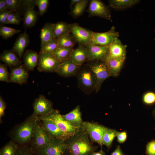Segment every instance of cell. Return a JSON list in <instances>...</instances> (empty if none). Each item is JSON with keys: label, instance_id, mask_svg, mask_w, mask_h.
<instances>
[{"label": "cell", "instance_id": "cell-1", "mask_svg": "<svg viewBox=\"0 0 155 155\" xmlns=\"http://www.w3.org/2000/svg\"><path fill=\"white\" fill-rule=\"evenodd\" d=\"M65 143L68 155H91L98 148L84 129L65 140Z\"/></svg>", "mask_w": 155, "mask_h": 155}, {"label": "cell", "instance_id": "cell-2", "mask_svg": "<svg viewBox=\"0 0 155 155\" xmlns=\"http://www.w3.org/2000/svg\"><path fill=\"white\" fill-rule=\"evenodd\" d=\"M37 118L32 114L16 126L11 133V140L19 146H30Z\"/></svg>", "mask_w": 155, "mask_h": 155}, {"label": "cell", "instance_id": "cell-3", "mask_svg": "<svg viewBox=\"0 0 155 155\" xmlns=\"http://www.w3.org/2000/svg\"><path fill=\"white\" fill-rule=\"evenodd\" d=\"M85 66L81 67L76 75L77 86L84 93L89 94L96 91L97 81L93 71L87 66Z\"/></svg>", "mask_w": 155, "mask_h": 155}, {"label": "cell", "instance_id": "cell-4", "mask_svg": "<svg viewBox=\"0 0 155 155\" xmlns=\"http://www.w3.org/2000/svg\"><path fill=\"white\" fill-rule=\"evenodd\" d=\"M37 155H68L65 140L54 138L48 144L33 150Z\"/></svg>", "mask_w": 155, "mask_h": 155}, {"label": "cell", "instance_id": "cell-5", "mask_svg": "<svg viewBox=\"0 0 155 155\" xmlns=\"http://www.w3.org/2000/svg\"><path fill=\"white\" fill-rule=\"evenodd\" d=\"M38 121L43 119L48 120L55 123L63 132L73 135L83 130V127L78 128L70 124L62 118L59 111L53 109L52 112L47 115L37 118Z\"/></svg>", "mask_w": 155, "mask_h": 155}, {"label": "cell", "instance_id": "cell-6", "mask_svg": "<svg viewBox=\"0 0 155 155\" xmlns=\"http://www.w3.org/2000/svg\"><path fill=\"white\" fill-rule=\"evenodd\" d=\"M60 65V62L53 53L40 51L37 65V68L39 72L56 73Z\"/></svg>", "mask_w": 155, "mask_h": 155}, {"label": "cell", "instance_id": "cell-7", "mask_svg": "<svg viewBox=\"0 0 155 155\" xmlns=\"http://www.w3.org/2000/svg\"><path fill=\"white\" fill-rule=\"evenodd\" d=\"M93 142L96 143L102 148V140L105 132L109 128L96 122L84 121L82 125Z\"/></svg>", "mask_w": 155, "mask_h": 155}, {"label": "cell", "instance_id": "cell-8", "mask_svg": "<svg viewBox=\"0 0 155 155\" xmlns=\"http://www.w3.org/2000/svg\"><path fill=\"white\" fill-rule=\"evenodd\" d=\"M40 122L38 121L33 133L30 145L33 150L48 144L54 139L45 130Z\"/></svg>", "mask_w": 155, "mask_h": 155}, {"label": "cell", "instance_id": "cell-9", "mask_svg": "<svg viewBox=\"0 0 155 155\" xmlns=\"http://www.w3.org/2000/svg\"><path fill=\"white\" fill-rule=\"evenodd\" d=\"M94 73L97 79V86L95 92L100 90L104 82L111 76L110 73L104 62L96 61L86 64Z\"/></svg>", "mask_w": 155, "mask_h": 155}, {"label": "cell", "instance_id": "cell-10", "mask_svg": "<svg viewBox=\"0 0 155 155\" xmlns=\"http://www.w3.org/2000/svg\"><path fill=\"white\" fill-rule=\"evenodd\" d=\"M70 30L79 45L85 46L91 44L93 32L76 23L70 24Z\"/></svg>", "mask_w": 155, "mask_h": 155}, {"label": "cell", "instance_id": "cell-11", "mask_svg": "<svg viewBox=\"0 0 155 155\" xmlns=\"http://www.w3.org/2000/svg\"><path fill=\"white\" fill-rule=\"evenodd\" d=\"M119 36V33L116 31L114 26H112L109 30L106 32H93L90 45L109 46Z\"/></svg>", "mask_w": 155, "mask_h": 155}, {"label": "cell", "instance_id": "cell-12", "mask_svg": "<svg viewBox=\"0 0 155 155\" xmlns=\"http://www.w3.org/2000/svg\"><path fill=\"white\" fill-rule=\"evenodd\" d=\"M33 107L32 114L37 118L46 116L54 109L52 102L41 94L34 99Z\"/></svg>", "mask_w": 155, "mask_h": 155}, {"label": "cell", "instance_id": "cell-13", "mask_svg": "<svg viewBox=\"0 0 155 155\" xmlns=\"http://www.w3.org/2000/svg\"><path fill=\"white\" fill-rule=\"evenodd\" d=\"M88 53L86 61L89 62L100 61L105 62L109 55V46L88 45L85 46Z\"/></svg>", "mask_w": 155, "mask_h": 155}, {"label": "cell", "instance_id": "cell-14", "mask_svg": "<svg viewBox=\"0 0 155 155\" xmlns=\"http://www.w3.org/2000/svg\"><path fill=\"white\" fill-rule=\"evenodd\" d=\"M87 11L89 17L98 16L112 22L109 8L100 0H90Z\"/></svg>", "mask_w": 155, "mask_h": 155}, {"label": "cell", "instance_id": "cell-15", "mask_svg": "<svg viewBox=\"0 0 155 155\" xmlns=\"http://www.w3.org/2000/svg\"><path fill=\"white\" fill-rule=\"evenodd\" d=\"M10 73L9 82L22 85L27 83L29 77V72L24 65L15 67H10Z\"/></svg>", "mask_w": 155, "mask_h": 155}, {"label": "cell", "instance_id": "cell-16", "mask_svg": "<svg viewBox=\"0 0 155 155\" xmlns=\"http://www.w3.org/2000/svg\"><path fill=\"white\" fill-rule=\"evenodd\" d=\"M38 121L40 122L45 130L53 138L65 140L72 135L62 131L55 123L51 121L46 119Z\"/></svg>", "mask_w": 155, "mask_h": 155}, {"label": "cell", "instance_id": "cell-17", "mask_svg": "<svg viewBox=\"0 0 155 155\" xmlns=\"http://www.w3.org/2000/svg\"><path fill=\"white\" fill-rule=\"evenodd\" d=\"M81 66L75 64L69 59L60 63L59 67L56 73L62 77H70L76 75Z\"/></svg>", "mask_w": 155, "mask_h": 155}, {"label": "cell", "instance_id": "cell-18", "mask_svg": "<svg viewBox=\"0 0 155 155\" xmlns=\"http://www.w3.org/2000/svg\"><path fill=\"white\" fill-rule=\"evenodd\" d=\"M80 106L77 105L74 109L67 114L61 116L63 119L70 124L77 128L82 127L84 122L82 118V114Z\"/></svg>", "mask_w": 155, "mask_h": 155}, {"label": "cell", "instance_id": "cell-19", "mask_svg": "<svg viewBox=\"0 0 155 155\" xmlns=\"http://www.w3.org/2000/svg\"><path fill=\"white\" fill-rule=\"evenodd\" d=\"M30 41L29 36L26 32V29L16 38L12 49L16 53L20 60L23 56L25 49L29 45Z\"/></svg>", "mask_w": 155, "mask_h": 155}, {"label": "cell", "instance_id": "cell-20", "mask_svg": "<svg viewBox=\"0 0 155 155\" xmlns=\"http://www.w3.org/2000/svg\"><path fill=\"white\" fill-rule=\"evenodd\" d=\"M127 45L123 44L119 38H117L109 46L108 59L126 58Z\"/></svg>", "mask_w": 155, "mask_h": 155}, {"label": "cell", "instance_id": "cell-21", "mask_svg": "<svg viewBox=\"0 0 155 155\" xmlns=\"http://www.w3.org/2000/svg\"><path fill=\"white\" fill-rule=\"evenodd\" d=\"M0 59L9 67H16L22 64L17 55L12 49L4 50L0 55Z\"/></svg>", "mask_w": 155, "mask_h": 155}, {"label": "cell", "instance_id": "cell-22", "mask_svg": "<svg viewBox=\"0 0 155 155\" xmlns=\"http://www.w3.org/2000/svg\"><path fill=\"white\" fill-rule=\"evenodd\" d=\"M88 53L85 46L79 45L71 51L70 59L75 64L82 66L86 61L88 57Z\"/></svg>", "mask_w": 155, "mask_h": 155}, {"label": "cell", "instance_id": "cell-23", "mask_svg": "<svg viewBox=\"0 0 155 155\" xmlns=\"http://www.w3.org/2000/svg\"><path fill=\"white\" fill-rule=\"evenodd\" d=\"M39 54L34 51L28 49L25 50L23 55L24 65L28 71H33L37 66Z\"/></svg>", "mask_w": 155, "mask_h": 155}, {"label": "cell", "instance_id": "cell-24", "mask_svg": "<svg viewBox=\"0 0 155 155\" xmlns=\"http://www.w3.org/2000/svg\"><path fill=\"white\" fill-rule=\"evenodd\" d=\"M126 58L108 59L104 62L111 76L117 77L119 75Z\"/></svg>", "mask_w": 155, "mask_h": 155}, {"label": "cell", "instance_id": "cell-25", "mask_svg": "<svg viewBox=\"0 0 155 155\" xmlns=\"http://www.w3.org/2000/svg\"><path fill=\"white\" fill-rule=\"evenodd\" d=\"M39 13L34 9V7H28L26 8L24 13L23 24L26 28L34 27L38 20Z\"/></svg>", "mask_w": 155, "mask_h": 155}, {"label": "cell", "instance_id": "cell-26", "mask_svg": "<svg viewBox=\"0 0 155 155\" xmlns=\"http://www.w3.org/2000/svg\"><path fill=\"white\" fill-rule=\"evenodd\" d=\"M53 23L47 22L41 29L40 34V46L55 38L53 33Z\"/></svg>", "mask_w": 155, "mask_h": 155}, {"label": "cell", "instance_id": "cell-27", "mask_svg": "<svg viewBox=\"0 0 155 155\" xmlns=\"http://www.w3.org/2000/svg\"><path fill=\"white\" fill-rule=\"evenodd\" d=\"M140 1L139 0H110L108 3L110 6L113 9L122 10L131 7Z\"/></svg>", "mask_w": 155, "mask_h": 155}, {"label": "cell", "instance_id": "cell-28", "mask_svg": "<svg viewBox=\"0 0 155 155\" xmlns=\"http://www.w3.org/2000/svg\"><path fill=\"white\" fill-rule=\"evenodd\" d=\"M70 33V24L64 22H59L53 24V33L55 38L58 39Z\"/></svg>", "mask_w": 155, "mask_h": 155}, {"label": "cell", "instance_id": "cell-29", "mask_svg": "<svg viewBox=\"0 0 155 155\" xmlns=\"http://www.w3.org/2000/svg\"><path fill=\"white\" fill-rule=\"evenodd\" d=\"M88 2V0H80L71 9L70 15L75 18L80 17L84 12Z\"/></svg>", "mask_w": 155, "mask_h": 155}, {"label": "cell", "instance_id": "cell-30", "mask_svg": "<svg viewBox=\"0 0 155 155\" xmlns=\"http://www.w3.org/2000/svg\"><path fill=\"white\" fill-rule=\"evenodd\" d=\"M60 47L73 48L77 41L71 33L64 35L57 39Z\"/></svg>", "mask_w": 155, "mask_h": 155}, {"label": "cell", "instance_id": "cell-31", "mask_svg": "<svg viewBox=\"0 0 155 155\" xmlns=\"http://www.w3.org/2000/svg\"><path fill=\"white\" fill-rule=\"evenodd\" d=\"M73 48L59 46L53 53L55 57L60 63L70 59Z\"/></svg>", "mask_w": 155, "mask_h": 155}, {"label": "cell", "instance_id": "cell-32", "mask_svg": "<svg viewBox=\"0 0 155 155\" xmlns=\"http://www.w3.org/2000/svg\"><path fill=\"white\" fill-rule=\"evenodd\" d=\"M117 130L109 129L105 132L102 140L103 145L105 146L108 151L112 146L113 141L116 137Z\"/></svg>", "mask_w": 155, "mask_h": 155}, {"label": "cell", "instance_id": "cell-33", "mask_svg": "<svg viewBox=\"0 0 155 155\" xmlns=\"http://www.w3.org/2000/svg\"><path fill=\"white\" fill-rule=\"evenodd\" d=\"M19 146L11 140L0 149V155H17Z\"/></svg>", "mask_w": 155, "mask_h": 155}, {"label": "cell", "instance_id": "cell-34", "mask_svg": "<svg viewBox=\"0 0 155 155\" xmlns=\"http://www.w3.org/2000/svg\"><path fill=\"white\" fill-rule=\"evenodd\" d=\"M21 32L20 30L16 29L4 25H0V35L3 39H8Z\"/></svg>", "mask_w": 155, "mask_h": 155}, {"label": "cell", "instance_id": "cell-35", "mask_svg": "<svg viewBox=\"0 0 155 155\" xmlns=\"http://www.w3.org/2000/svg\"><path fill=\"white\" fill-rule=\"evenodd\" d=\"M59 47L57 39L54 38L41 46L40 51L45 52L53 53Z\"/></svg>", "mask_w": 155, "mask_h": 155}, {"label": "cell", "instance_id": "cell-36", "mask_svg": "<svg viewBox=\"0 0 155 155\" xmlns=\"http://www.w3.org/2000/svg\"><path fill=\"white\" fill-rule=\"evenodd\" d=\"M142 101L144 104L148 106L155 104V92L152 91L146 92L143 95Z\"/></svg>", "mask_w": 155, "mask_h": 155}, {"label": "cell", "instance_id": "cell-37", "mask_svg": "<svg viewBox=\"0 0 155 155\" xmlns=\"http://www.w3.org/2000/svg\"><path fill=\"white\" fill-rule=\"evenodd\" d=\"M22 19L19 12H16L13 13L11 12L7 17L5 24L19 25L21 22Z\"/></svg>", "mask_w": 155, "mask_h": 155}, {"label": "cell", "instance_id": "cell-38", "mask_svg": "<svg viewBox=\"0 0 155 155\" xmlns=\"http://www.w3.org/2000/svg\"><path fill=\"white\" fill-rule=\"evenodd\" d=\"M48 0H35V3L38 8L39 15L42 16L46 11L49 5Z\"/></svg>", "mask_w": 155, "mask_h": 155}, {"label": "cell", "instance_id": "cell-39", "mask_svg": "<svg viewBox=\"0 0 155 155\" xmlns=\"http://www.w3.org/2000/svg\"><path fill=\"white\" fill-rule=\"evenodd\" d=\"M7 9L12 12L16 11L22 4V0H6Z\"/></svg>", "mask_w": 155, "mask_h": 155}, {"label": "cell", "instance_id": "cell-40", "mask_svg": "<svg viewBox=\"0 0 155 155\" xmlns=\"http://www.w3.org/2000/svg\"><path fill=\"white\" fill-rule=\"evenodd\" d=\"M10 75L7 70V66L4 64H0V81L9 82Z\"/></svg>", "mask_w": 155, "mask_h": 155}, {"label": "cell", "instance_id": "cell-41", "mask_svg": "<svg viewBox=\"0 0 155 155\" xmlns=\"http://www.w3.org/2000/svg\"><path fill=\"white\" fill-rule=\"evenodd\" d=\"M17 155H37L34 152L30 146H19Z\"/></svg>", "mask_w": 155, "mask_h": 155}, {"label": "cell", "instance_id": "cell-42", "mask_svg": "<svg viewBox=\"0 0 155 155\" xmlns=\"http://www.w3.org/2000/svg\"><path fill=\"white\" fill-rule=\"evenodd\" d=\"M146 155H155V139L148 142L146 147Z\"/></svg>", "mask_w": 155, "mask_h": 155}, {"label": "cell", "instance_id": "cell-43", "mask_svg": "<svg viewBox=\"0 0 155 155\" xmlns=\"http://www.w3.org/2000/svg\"><path fill=\"white\" fill-rule=\"evenodd\" d=\"M116 137L117 138V141L119 143H123L126 141L127 139V132L125 130L121 132L117 131Z\"/></svg>", "mask_w": 155, "mask_h": 155}, {"label": "cell", "instance_id": "cell-44", "mask_svg": "<svg viewBox=\"0 0 155 155\" xmlns=\"http://www.w3.org/2000/svg\"><path fill=\"white\" fill-rule=\"evenodd\" d=\"M12 11L7 9L0 13V24L1 25H4L7 17Z\"/></svg>", "mask_w": 155, "mask_h": 155}, {"label": "cell", "instance_id": "cell-45", "mask_svg": "<svg viewBox=\"0 0 155 155\" xmlns=\"http://www.w3.org/2000/svg\"><path fill=\"white\" fill-rule=\"evenodd\" d=\"M6 103L2 97L0 96V121L2 122L1 118L5 115V111L6 108Z\"/></svg>", "mask_w": 155, "mask_h": 155}, {"label": "cell", "instance_id": "cell-46", "mask_svg": "<svg viewBox=\"0 0 155 155\" xmlns=\"http://www.w3.org/2000/svg\"><path fill=\"white\" fill-rule=\"evenodd\" d=\"M111 155H125L121 149L120 145L117 146L115 150L111 154Z\"/></svg>", "mask_w": 155, "mask_h": 155}, {"label": "cell", "instance_id": "cell-47", "mask_svg": "<svg viewBox=\"0 0 155 155\" xmlns=\"http://www.w3.org/2000/svg\"><path fill=\"white\" fill-rule=\"evenodd\" d=\"M7 9L6 0H0V13Z\"/></svg>", "mask_w": 155, "mask_h": 155}, {"label": "cell", "instance_id": "cell-48", "mask_svg": "<svg viewBox=\"0 0 155 155\" xmlns=\"http://www.w3.org/2000/svg\"><path fill=\"white\" fill-rule=\"evenodd\" d=\"M91 155H106L105 153L103 150L102 148L98 152H94Z\"/></svg>", "mask_w": 155, "mask_h": 155}, {"label": "cell", "instance_id": "cell-49", "mask_svg": "<svg viewBox=\"0 0 155 155\" xmlns=\"http://www.w3.org/2000/svg\"><path fill=\"white\" fill-rule=\"evenodd\" d=\"M80 0H71L70 3V7L71 9L72 6L78 2Z\"/></svg>", "mask_w": 155, "mask_h": 155}, {"label": "cell", "instance_id": "cell-50", "mask_svg": "<svg viewBox=\"0 0 155 155\" xmlns=\"http://www.w3.org/2000/svg\"><path fill=\"white\" fill-rule=\"evenodd\" d=\"M152 115L154 120H155V108L152 110Z\"/></svg>", "mask_w": 155, "mask_h": 155}]
</instances>
